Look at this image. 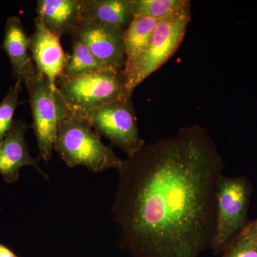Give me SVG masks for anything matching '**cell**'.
<instances>
[{
    "instance_id": "cell-1",
    "label": "cell",
    "mask_w": 257,
    "mask_h": 257,
    "mask_svg": "<svg viewBox=\"0 0 257 257\" xmlns=\"http://www.w3.org/2000/svg\"><path fill=\"white\" fill-rule=\"evenodd\" d=\"M224 160L192 124L123 160L112 211L134 257H199L215 234Z\"/></svg>"
},
{
    "instance_id": "cell-2",
    "label": "cell",
    "mask_w": 257,
    "mask_h": 257,
    "mask_svg": "<svg viewBox=\"0 0 257 257\" xmlns=\"http://www.w3.org/2000/svg\"><path fill=\"white\" fill-rule=\"evenodd\" d=\"M54 150L69 168L82 166L94 173L118 170L123 163L89 123L70 109L61 120Z\"/></svg>"
},
{
    "instance_id": "cell-3",
    "label": "cell",
    "mask_w": 257,
    "mask_h": 257,
    "mask_svg": "<svg viewBox=\"0 0 257 257\" xmlns=\"http://www.w3.org/2000/svg\"><path fill=\"white\" fill-rule=\"evenodd\" d=\"M191 18V2L185 0L172 14L160 20L146 50L130 68L121 72L126 95L133 96L137 87L177 52L185 37Z\"/></svg>"
},
{
    "instance_id": "cell-4",
    "label": "cell",
    "mask_w": 257,
    "mask_h": 257,
    "mask_svg": "<svg viewBox=\"0 0 257 257\" xmlns=\"http://www.w3.org/2000/svg\"><path fill=\"white\" fill-rule=\"evenodd\" d=\"M56 84L71 111L87 112L126 95L122 72L104 68L87 73L62 74Z\"/></svg>"
},
{
    "instance_id": "cell-5",
    "label": "cell",
    "mask_w": 257,
    "mask_h": 257,
    "mask_svg": "<svg viewBox=\"0 0 257 257\" xmlns=\"http://www.w3.org/2000/svg\"><path fill=\"white\" fill-rule=\"evenodd\" d=\"M30 106L32 127L36 136L40 151V160L49 162L52 159L59 125L69 109L59 90L45 76L37 73L27 84Z\"/></svg>"
},
{
    "instance_id": "cell-6",
    "label": "cell",
    "mask_w": 257,
    "mask_h": 257,
    "mask_svg": "<svg viewBox=\"0 0 257 257\" xmlns=\"http://www.w3.org/2000/svg\"><path fill=\"white\" fill-rule=\"evenodd\" d=\"M99 136L110 140L128 157L135 156L146 145L140 137L138 119L131 96L124 95L87 112L77 114Z\"/></svg>"
},
{
    "instance_id": "cell-7",
    "label": "cell",
    "mask_w": 257,
    "mask_h": 257,
    "mask_svg": "<svg viewBox=\"0 0 257 257\" xmlns=\"http://www.w3.org/2000/svg\"><path fill=\"white\" fill-rule=\"evenodd\" d=\"M252 185L247 177L222 175L216 192L215 234L211 249L224 251L235 235L246 226Z\"/></svg>"
},
{
    "instance_id": "cell-8",
    "label": "cell",
    "mask_w": 257,
    "mask_h": 257,
    "mask_svg": "<svg viewBox=\"0 0 257 257\" xmlns=\"http://www.w3.org/2000/svg\"><path fill=\"white\" fill-rule=\"evenodd\" d=\"M124 32L116 29L82 23L72 37L80 38L106 68L122 72L125 65Z\"/></svg>"
},
{
    "instance_id": "cell-9",
    "label": "cell",
    "mask_w": 257,
    "mask_h": 257,
    "mask_svg": "<svg viewBox=\"0 0 257 257\" xmlns=\"http://www.w3.org/2000/svg\"><path fill=\"white\" fill-rule=\"evenodd\" d=\"M35 31L30 36V52L37 73L56 84L63 74L68 55L64 52L60 39L49 31L40 19H35Z\"/></svg>"
},
{
    "instance_id": "cell-10",
    "label": "cell",
    "mask_w": 257,
    "mask_h": 257,
    "mask_svg": "<svg viewBox=\"0 0 257 257\" xmlns=\"http://www.w3.org/2000/svg\"><path fill=\"white\" fill-rule=\"evenodd\" d=\"M29 126L22 120H15L4 140L0 143V175L6 183L16 182L20 170L25 166L36 169L45 178L48 177L38 165L40 158L34 159L30 155L25 141Z\"/></svg>"
},
{
    "instance_id": "cell-11",
    "label": "cell",
    "mask_w": 257,
    "mask_h": 257,
    "mask_svg": "<svg viewBox=\"0 0 257 257\" xmlns=\"http://www.w3.org/2000/svg\"><path fill=\"white\" fill-rule=\"evenodd\" d=\"M2 47L9 58L16 82L26 86L35 78L37 71L30 54V36L18 17L12 16L7 20Z\"/></svg>"
},
{
    "instance_id": "cell-12",
    "label": "cell",
    "mask_w": 257,
    "mask_h": 257,
    "mask_svg": "<svg viewBox=\"0 0 257 257\" xmlns=\"http://www.w3.org/2000/svg\"><path fill=\"white\" fill-rule=\"evenodd\" d=\"M37 18L59 38L71 36L82 23L79 0H38Z\"/></svg>"
},
{
    "instance_id": "cell-13",
    "label": "cell",
    "mask_w": 257,
    "mask_h": 257,
    "mask_svg": "<svg viewBox=\"0 0 257 257\" xmlns=\"http://www.w3.org/2000/svg\"><path fill=\"white\" fill-rule=\"evenodd\" d=\"M82 23L124 32L135 17L128 0H79Z\"/></svg>"
},
{
    "instance_id": "cell-14",
    "label": "cell",
    "mask_w": 257,
    "mask_h": 257,
    "mask_svg": "<svg viewBox=\"0 0 257 257\" xmlns=\"http://www.w3.org/2000/svg\"><path fill=\"white\" fill-rule=\"evenodd\" d=\"M160 21V20L142 17L134 18L123 36L125 51L123 70L130 68L146 50L154 30Z\"/></svg>"
},
{
    "instance_id": "cell-15",
    "label": "cell",
    "mask_w": 257,
    "mask_h": 257,
    "mask_svg": "<svg viewBox=\"0 0 257 257\" xmlns=\"http://www.w3.org/2000/svg\"><path fill=\"white\" fill-rule=\"evenodd\" d=\"M72 38V54L68 55L64 74L74 75L106 68L80 38L77 36Z\"/></svg>"
},
{
    "instance_id": "cell-16",
    "label": "cell",
    "mask_w": 257,
    "mask_h": 257,
    "mask_svg": "<svg viewBox=\"0 0 257 257\" xmlns=\"http://www.w3.org/2000/svg\"><path fill=\"white\" fill-rule=\"evenodd\" d=\"M134 17L162 20L172 14L185 0H128Z\"/></svg>"
},
{
    "instance_id": "cell-17",
    "label": "cell",
    "mask_w": 257,
    "mask_h": 257,
    "mask_svg": "<svg viewBox=\"0 0 257 257\" xmlns=\"http://www.w3.org/2000/svg\"><path fill=\"white\" fill-rule=\"evenodd\" d=\"M22 85V83L16 82L10 88L4 99L0 101V143L4 140L14 122L15 110L20 103L19 96Z\"/></svg>"
},
{
    "instance_id": "cell-18",
    "label": "cell",
    "mask_w": 257,
    "mask_h": 257,
    "mask_svg": "<svg viewBox=\"0 0 257 257\" xmlns=\"http://www.w3.org/2000/svg\"><path fill=\"white\" fill-rule=\"evenodd\" d=\"M223 251L222 257H257V243L236 235Z\"/></svg>"
},
{
    "instance_id": "cell-19",
    "label": "cell",
    "mask_w": 257,
    "mask_h": 257,
    "mask_svg": "<svg viewBox=\"0 0 257 257\" xmlns=\"http://www.w3.org/2000/svg\"><path fill=\"white\" fill-rule=\"evenodd\" d=\"M236 235L257 243V219L247 223Z\"/></svg>"
},
{
    "instance_id": "cell-20",
    "label": "cell",
    "mask_w": 257,
    "mask_h": 257,
    "mask_svg": "<svg viewBox=\"0 0 257 257\" xmlns=\"http://www.w3.org/2000/svg\"><path fill=\"white\" fill-rule=\"evenodd\" d=\"M0 257H21L18 256L12 248L0 243Z\"/></svg>"
}]
</instances>
